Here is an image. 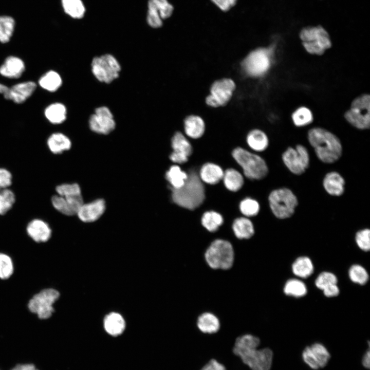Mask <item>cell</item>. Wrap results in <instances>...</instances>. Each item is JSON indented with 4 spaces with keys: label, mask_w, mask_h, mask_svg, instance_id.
Instances as JSON below:
<instances>
[{
    "label": "cell",
    "mask_w": 370,
    "mask_h": 370,
    "mask_svg": "<svg viewBox=\"0 0 370 370\" xmlns=\"http://www.w3.org/2000/svg\"><path fill=\"white\" fill-rule=\"evenodd\" d=\"M260 343L257 337L242 334L235 339L233 352L252 370H270L273 352L268 348L257 349Z\"/></svg>",
    "instance_id": "6da1fadb"
},
{
    "label": "cell",
    "mask_w": 370,
    "mask_h": 370,
    "mask_svg": "<svg viewBox=\"0 0 370 370\" xmlns=\"http://www.w3.org/2000/svg\"><path fill=\"white\" fill-rule=\"evenodd\" d=\"M308 140L318 159L325 163L338 161L342 154V146L339 138L330 131L319 127L308 132Z\"/></svg>",
    "instance_id": "7a4b0ae2"
},
{
    "label": "cell",
    "mask_w": 370,
    "mask_h": 370,
    "mask_svg": "<svg viewBox=\"0 0 370 370\" xmlns=\"http://www.w3.org/2000/svg\"><path fill=\"white\" fill-rule=\"evenodd\" d=\"M170 189L173 201L187 209L194 210L202 204L205 198L204 186L194 171L188 174L187 179L182 187Z\"/></svg>",
    "instance_id": "3957f363"
},
{
    "label": "cell",
    "mask_w": 370,
    "mask_h": 370,
    "mask_svg": "<svg viewBox=\"0 0 370 370\" xmlns=\"http://www.w3.org/2000/svg\"><path fill=\"white\" fill-rule=\"evenodd\" d=\"M207 266L215 270H228L234 264L235 252L232 244L224 238H216L211 242L203 254Z\"/></svg>",
    "instance_id": "277c9868"
},
{
    "label": "cell",
    "mask_w": 370,
    "mask_h": 370,
    "mask_svg": "<svg viewBox=\"0 0 370 370\" xmlns=\"http://www.w3.org/2000/svg\"><path fill=\"white\" fill-rule=\"evenodd\" d=\"M299 37L305 50L311 54L321 55L332 46L328 31L320 25L302 28Z\"/></svg>",
    "instance_id": "5b68a950"
},
{
    "label": "cell",
    "mask_w": 370,
    "mask_h": 370,
    "mask_svg": "<svg viewBox=\"0 0 370 370\" xmlns=\"http://www.w3.org/2000/svg\"><path fill=\"white\" fill-rule=\"evenodd\" d=\"M232 155L242 168L246 177L252 180H260L266 176L268 168L263 158L240 147L235 148Z\"/></svg>",
    "instance_id": "8992f818"
},
{
    "label": "cell",
    "mask_w": 370,
    "mask_h": 370,
    "mask_svg": "<svg viewBox=\"0 0 370 370\" xmlns=\"http://www.w3.org/2000/svg\"><path fill=\"white\" fill-rule=\"evenodd\" d=\"M268 202L273 214L282 219L290 217L298 205L296 195L287 188L272 191L268 196Z\"/></svg>",
    "instance_id": "52a82bcc"
},
{
    "label": "cell",
    "mask_w": 370,
    "mask_h": 370,
    "mask_svg": "<svg viewBox=\"0 0 370 370\" xmlns=\"http://www.w3.org/2000/svg\"><path fill=\"white\" fill-rule=\"evenodd\" d=\"M273 53V46L258 48L252 51L242 63L244 72L252 77L263 76L271 66Z\"/></svg>",
    "instance_id": "ba28073f"
},
{
    "label": "cell",
    "mask_w": 370,
    "mask_h": 370,
    "mask_svg": "<svg viewBox=\"0 0 370 370\" xmlns=\"http://www.w3.org/2000/svg\"><path fill=\"white\" fill-rule=\"evenodd\" d=\"M370 97L361 95L353 100L350 108L345 113L346 120L359 130H366L370 126Z\"/></svg>",
    "instance_id": "9c48e42d"
},
{
    "label": "cell",
    "mask_w": 370,
    "mask_h": 370,
    "mask_svg": "<svg viewBox=\"0 0 370 370\" xmlns=\"http://www.w3.org/2000/svg\"><path fill=\"white\" fill-rule=\"evenodd\" d=\"M91 71L100 82L110 83L118 78L121 66L117 60L110 54H105L93 58Z\"/></svg>",
    "instance_id": "30bf717a"
},
{
    "label": "cell",
    "mask_w": 370,
    "mask_h": 370,
    "mask_svg": "<svg viewBox=\"0 0 370 370\" xmlns=\"http://www.w3.org/2000/svg\"><path fill=\"white\" fill-rule=\"evenodd\" d=\"M60 297L53 288L44 289L34 295L28 304L29 310L40 319L49 318L54 312L53 305Z\"/></svg>",
    "instance_id": "8fae6325"
},
{
    "label": "cell",
    "mask_w": 370,
    "mask_h": 370,
    "mask_svg": "<svg viewBox=\"0 0 370 370\" xmlns=\"http://www.w3.org/2000/svg\"><path fill=\"white\" fill-rule=\"evenodd\" d=\"M283 162L289 171L297 175L304 173L309 165L310 157L307 148L298 144L288 147L282 155Z\"/></svg>",
    "instance_id": "7c38bea8"
},
{
    "label": "cell",
    "mask_w": 370,
    "mask_h": 370,
    "mask_svg": "<svg viewBox=\"0 0 370 370\" xmlns=\"http://www.w3.org/2000/svg\"><path fill=\"white\" fill-rule=\"evenodd\" d=\"M235 88L234 82L224 78L215 81L210 89V94L206 99L210 106L216 107L226 105L230 100Z\"/></svg>",
    "instance_id": "4fadbf2b"
},
{
    "label": "cell",
    "mask_w": 370,
    "mask_h": 370,
    "mask_svg": "<svg viewBox=\"0 0 370 370\" xmlns=\"http://www.w3.org/2000/svg\"><path fill=\"white\" fill-rule=\"evenodd\" d=\"M146 21L153 28L162 26V21L172 14L174 8L168 0H149Z\"/></svg>",
    "instance_id": "5bb4252c"
},
{
    "label": "cell",
    "mask_w": 370,
    "mask_h": 370,
    "mask_svg": "<svg viewBox=\"0 0 370 370\" xmlns=\"http://www.w3.org/2000/svg\"><path fill=\"white\" fill-rule=\"evenodd\" d=\"M90 129L99 134L107 135L115 128L116 123L110 109L106 106L95 109L88 121Z\"/></svg>",
    "instance_id": "9a60e30c"
},
{
    "label": "cell",
    "mask_w": 370,
    "mask_h": 370,
    "mask_svg": "<svg viewBox=\"0 0 370 370\" xmlns=\"http://www.w3.org/2000/svg\"><path fill=\"white\" fill-rule=\"evenodd\" d=\"M330 355L327 348L320 343H315L305 348L302 353L304 362L313 369L325 367Z\"/></svg>",
    "instance_id": "2e32d148"
},
{
    "label": "cell",
    "mask_w": 370,
    "mask_h": 370,
    "mask_svg": "<svg viewBox=\"0 0 370 370\" xmlns=\"http://www.w3.org/2000/svg\"><path fill=\"white\" fill-rule=\"evenodd\" d=\"M83 202L82 195L66 197L54 194L50 198V203L54 210L66 216L76 215Z\"/></svg>",
    "instance_id": "e0dca14e"
},
{
    "label": "cell",
    "mask_w": 370,
    "mask_h": 370,
    "mask_svg": "<svg viewBox=\"0 0 370 370\" xmlns=\"http://www.w3.org/2000/svg\"><path fill=\"white\" fill-rule=\"evenodd\" d=\"M36 83L33 81L19 82L9 87L7 91L3 95L5 99L13 103L21 104L30 98L37 88Z\"/></svg>",
    "instance_id": "ac0fdd59"
},
{
    "label": "cell",
    "mask_w": 370,
    "mask_h": 370,
    "mask_svg": "<svg viewBox=\"0 0 370 370\" xmlns=\"http://www.w3.org/2000/svg\"><path fill=\"white\" fill-rule=\"evenodd\" d=\"M172 147L173 150L169 158L174 163L182 164L188 160V157L192 153V147L184 136L177 132L171 140Z\"/></svg>",
    "instance_id": "d6986e66"
},
{
    "label": "cell",
    "mask_w": 370,
    "mask_h": 370,
    "mask_svg": "<svg viewBox=\"0 0 370 370\" xmlns=\"http://www.w3.org/2000/svg\"><path fill=\"white\" fill-rule=\"evenodd\" d=\"M27 235L35 243L48 242L52 236V231L50 225L40 218L30 220L25 227Z\"/></svg>",
    "instance_id": "ffe728a7"
},
{
    "label": "cell",
    "mask_w": 370,
    "mask_h": 370,
    "mask_svg": "<svg viewBox=\"0 0 370 370\" xmlns=\"http://www.w3.org/2000/svg\"><path fill=\"white\" fill-rule=\"evenodd\" d=\"M105 209V201L103 199L99 198L88 203L83 202L76 215L83 222L92 223L100 218Z\"/></svg>",
    "instance_id": "44dd1931"
},
{
    "label": "cell",
    "mask_w": 370,
    "mask_h": 370,
    "mask_svg": "<svg viewBox=\"0 0 370 370\" xmlns=\"http://www.w3.org/2000/svg\"><path fill=\"white\" fill-rule=\"evenodd\" d=\"M25 70L24 61L15 55L8 56L0 65V75L8 79H18L22 77Z\"/></svg>",
    "instance_id": "7402d4cb"
},
{
    "label": "cell",
    "mask_w": 370,
    "mask_h": 370,
    "mask_svg": "<svg viewBox=\"0 0 370 370\" xmlns=\"http://www.w3.org/2000/svg\"><path fill=\"white\" fill-rule=\"evenodd\" d=\"M196 326L201 333L213 335L217 333L220 328V322L214 313L206 311L200 313L196 320Z\"/></svg>",
    "instance_id": "603a6c76"
},
{
    "label": "cell",
    "mask_w": 370,
    "mask_h": 370,
    "mask_svg": "<svg viewBox=\"0 0 370 370\" xmlns=\"http://www.w3.org/2000/svg\"><path fill=\"white\" fill-rule=\"evenodd\" d=\"M46 145L52 154L60 155L69 151L72 143L69 138L64 134L54 132L48 136L46 140Z\"/></svg>",
    "instance_id": "cb8c5ba5"
},
{
    "label": "cell",
    "mask_w": 370,
    "mask_h": 370,
    "mask_svg": "<svg viewBox=\"0 0 370 370\" xmlns=\"http://www.w3.org/2000/svg\"><path fill=\"white\" fill-rule=\"evenodd\" d=\"M323 186L325 191L330 195L340 196L345 190V180L337 172L327 173L323 180Z\"/></svg>",
    "instance_id": "d4e9b609"
},
{
    "label": "cell",
    "mask_w": 370,
    "mask_h": 370,
    "mask_svg": "<svg viewBox=\"0 0 370 370\" xmlns=\"http://www.w3.org/2000/svg\"><path fill=\"white\" fill-rule=\"evenodd\" d=\"M232 231L235 238L240 240L250 239L255 234L252 222L244 217L237 218L234 220Z\"/></svg>",
    "instance_id": "484cf974"
},
{
    "label": "cell",
    "mask_w": 370,
    "mask_h": 370,
    "mask_svg": "<svg viewBox=\"0 0 370 370\" xmlns=\"http://www.w3.org/2000/svg\"><path fill=\"white\" fill-rule=\"evenodd\" d=\"M224 172L219 165L213 163H206L201 168L199 177L205 183L215 184L223 179Z\"/></svg>",
    "instance_id": "4316f807"
},
{
    "label": "cell",
    "mask_w": 370,
    "mask_h": 370,
    "mask_svg": "<svg viewBox=\"0 0 370 370\" xmlns=\"http://www.w3.org/2000/svg\"><path fill=\"white\" fill-rule=\"evenodd\" d=\"M104 327L108 334L117 336L124 330L125 322L123 317L119 313L110 312L104 319Z\"/></svg>",
    "instance_id": "83f0119b"
},
{
    "label": "cell",
    "mask_w": 370,
    "mask_h": 370,
    "mask_svg": "<svg viewBox=\"0 0 370 370\" xmlns=\"http://www.w3.org/2000/svg\"><path fill=\"white\" fill-rule=\"evenodd\" d=\"M45 117L52 124H60L66 119L67 109L60 102L52 103L48 105L44 110Z\"/></svg>",
    "instance_id": "f1b7e54d"
},
{
    "label": "cell",
    "mask_w": 370,
    "mask_h": 370,
    "mask_svg": "<svg viewBox=\"0 0 370 370\" xmlns=\"http://www.w3.org/2000/svg\"><path fill=\"white\" fill-rule=\"evenodd\" d=\"M184 125L186 134L192 138H199L205 132V122L198 116H188L184 120Z\"/></svg>",
    "instance_id": "f546056e"
},
{
    "label": "cell",
    "mask_w": 370,
    "mask_h": 370,
    "mask_svg": "<svg viewBox=\"0 0 370 370\" xmlns=\"http://www.w3.org/2000/svg\"><path fill=\"white\" fill-rule=\"evenodd\" d=\"M39 85L43 89L53 92L58 90L62 84V79L59 73L50 70L44 73L38 80Z\"/></svg>",
    "instance_id": "4dcf8cb0"
},
{
    "label": "cell",
    "mask_w": 370,
    "mask_h": 370,
    "mask_svg": "<svg viewBox=\"0 0 370 370\" xmlns=\"http://www.w3.org/2000/svg\"><path fill=\"white\" fill-rule=\"evenodd\" d=\"M247 142L249 147L256 152H263L268 146L269 139L262 131L254 129L251 131L247 137Z\"/></svg>",
    "instance_id": "1f68e13d"
},
{
    "label": "cell",
    "mask_w": 370,
    "mask_h": 370,
    "mask_svg": "<svg viewBox=\"0 0 370 370\" xmlns=\"http://www.w3.org/2000/svg\"><path fill=\"white\" fill-rule=\"evenodd\" d=\"M314 267L312 261L307 256H300L295 259L292 265V271L297 276L307 278L313 272Z\"/></svg>",
    "instance_id": "d6a6232c"
},
{
    "label": "cell",
    "mask_w": 370,
    "mask_h": 370,
    "mask_svg": "<svg viewBox=\"0 0 370 370\" xmlns=\"http://www.w3.org/2000/svg\"><path fill=\"white\" fill-rule=\"evenodd\" d=\"M223 179L226 188L232 192H236L240 190L244 184L242 175L237 170L232 168L228 169L224 172Z\"/></svg>",
    "instance_id": "836d02e7"
},
{
    "label": "cell",
    "mask_w": 370,
    "mask_h": 370,
    "mask_svg": "<svg viewBox=\"0 0 370 370\" xmlns=\"http://www.w3.org/2000/svg\"><path fill=\"white\" fill-rule=\"evenodd\" d=\"M223 216L218 213L213 211H207L202 216L201 223L202 227L209 233L216 232L223 225Z\"/></svg>",
    "instance_id": "e575fe53"
},
{
    "label": "cell",
    "mask_w": 370,
    "mask_h": 370,
    "mask_svg": "<svg viewBox=\"0 0 370 370\" xmlns=\"http://www.w3.org/2000/svg\"><path fill=\"white\" fill-rule=\"evenodd\" d=\"M64 12L73 18L80 19L85 13V7L82 0H61Z\"/></svg>",
    "instance_id": "d590c367"
},
{
    "label": "cell",
    "mask_w": 370,
    "mask_h": 370,
    "mask_svg": "<svg viewBox=\"0 0 370 370\" xmlns=\"http://www.w3.org/2000/svg\"><path fill=\"white\" fill-rule=\"evenodd\" d=\"M188 177V174L177 165L171 166L165 173V178L172 188L178 189L182 187Z\"/></svg>",
    "instance_id": "8d00e7d4"
},
{
    "label": "cell",
    "mask_w": 370,
    "mask_h": 370,
    "mask_svg": "<svg viewBox=\"0 0 370 370\" xmlns=\"http://www.w3.org/2000/svg\"><path fill=\"white\" fill-rule=\"evenodd\" d=\"M284 292L287 295L300 298L306 295L307 289L305 283L301 280L291 279L285 283Z\"/></svg>",
    "instance_id": "74e56055"
},
{
    "label": "cell",
    "mask_w": 370,
    "mask_h": 370,
    "mask_svg": "<svg viewBox=\"0 0 370 370\" xmlns=\"http://www.w3.org/2000/svg\"><path fill=\"white\" fill-rule=\"evenodd\" d=\"M15 21L9 16H0V42L2 44L8 43L13 35Z\"/></svg>",
    "instance_id": "f35d334b"
},
{
    "label": "cell",
    "mask_w": 370,
    "mask_h": 370,
    "mask_svg": "<svg viewBox=\"0 0 370 370\" xmlns=\"http://www.w3.org/2000/svg\"><path fill=\"white\" fill-rule=\"evenodd\" d=\"M291 118L293 124L298 127L306 126L313 120L312 112L305 106H301L295 109L292 114Z\"/></svg>",
    "instance_id": "ab89813d"
},
{
    "label": "cell",
    "mask_w": 370,
    "mask_h": 370,
    "mask_svg": "<svg viewBox=\"0 0 370 370\" xmlns=\"http://www.w3.org/2000/svg\"><path fill=\"white\" fill-rule=\"evenodd\" d=\"M16 201L15 195L11 189L0 190V216L5 215L13 207Z\"/></svg>",
    "instance_id": "60d3db41"
},
{
    "label": "cell",
    "mask_w": 370,
    "mask_h": 370,
    "mask_svg": "<svg viewBox=\"0 0 370 370\" xmlns=\"http://www.w3.org/2000/svg\"><path fill=\"white\" fill-rule=\"evenodd\" d=\"M348 275L353 283L361 285L366 284L369 278L366 270L358 264L353 265L350 267Z\"/></svg>",
    "instance_id": "b9f144b4"
},
{
    "label": "cell",
    "mask_w": 370,
    "mask_h": 370,
    "mask_svg": "<svg viewBox=\"0 0 370 370\" xmlns=\"http://www.w3.org/2000/svg\"><path fill=\"white\" fill-rule=\"evenodd\" d=\"M55 194L63 197H73L81 195L80 186L77 183H62L54 188Z\"/></svg>",
    "instance_id": "7bdbcfd3"
},
{
    "label": "cell",
    "mask_w": 370,
    "mask_h": 370,
    "mask_svg": "<svg viewBox=\"0 0 370 370\" xmlns=\"http://www.w3.org/2000/svg\"><path fill=\"white\" fill-rule=\"evenodd\" d=\"M239 209L242 213L246 217H252L258 213L260 206L256 200L246 198L240 202Z\"/></svg>",
    "instance_id": "ee69618b"
},
{
    "label": "cell",
    "mask_w": 370,
    "mask_h": 370,
    "mask_svg": "<svg viewBox=\"0 0 370 370\" xmlns=\"http://www.w3.org/2000/svg\"><path fill=\"white\" fill-rule=\"evenodd\" d=\"M13 270V263L11 258L6 254L0 253V279H9L12 275Z\"/></svg>",
    "instance_id": "f6af8a7d"
},
{
    "label": "cell",
    "mask_w": 370,
    "mask_h": 370,
    "mask_svg": "<svg viewBox=\"0 0 370 370\" xmlns=\"http://www.w3.org/2000/svg\"><path fill=\"white\" fill-rule=\"evenodd\" d=\"M337 283L338 279L336 275L328 271L321 272L315 280L316 287L322 290L330 285L337 284Z\"/></svg>",
    "instance_id": "bcb514c9"
},
{
    "label": "cell",
    "mask_w": 370,
    "mask_h": 370,
    "mask_svg": "<svg viewBox=\"0 0 370 370\" xmlns=\"http://www.w3.org/2000/svg\"><path fill=\"white\" fill-rule=\"evenodd\" d=\"M355 241L358 247L364 251L370 249V230L365 228L358 231L355 235Z\"/></svg>",
    "instance_id": "7dc6e473"
},
{
    "label": "cell",
    "mask_w": 370,
    "mask_h": 370,
    "mask_svg": "<svg viewBox=\"0 0 370 370\" xmlns=\"http://www.w3.org/2000/svg\"><path fill=\"white\" fill-rule=\"evenodd\" d=\"M12 179L11 171L6 168L0 166V190L10 188Z\"/></svg>",
    "instance_id": "c3c4849f"
},
{
    "label": "cell",
    "mask_w": 370,
    "mask_h": 370,
    "mask_svg": "<svg viewBox=\"0 0 370 370\" xmlns=\"http://www.w3.org/2000/svg\"><path fill=\"white\" fill-rule=\"evenodd\" d=\"M219 9L227 11L233 7L237 0H211Z\"/></svg>",
    "instance_id": "681fc988"
},
{
    "label": "cell",
    "mask_w": 370,
    "mask_h": 370,
    "mask_svg": "<svg viewBox=\"0 0 370 370\" xmlns=\"http://www.w3.org/2000/svg\"><path fill=\"white\" fill-rule=\"evenodd\" d=\"M201 370H226V368L216 360L212 359Z\"/></svg>",
    "instance_id": "f907efd6"
},
{
    "label": "cell",
    "mask_w": 370,
    "mask_h": 370,
    "mask_svg": "<svg viewBox=\"0 0 370 370\" xmlns=\"http://www.w3.org/2000/svg\"><path fill=\"white\" fill-rule=\"evenodd\" d=\"M325 296L330 298L337 296L339 292V288L337 284L330 285L322 290Z\"/></svg>",
    "instance_id": "816d5d0a"
},
{
    "label": "cell",
    "mask_w": 370,
    "mask_h": 370,
    "mask_svg": "<svg viewBox=\"0 0 370 370\" xmlns=\"http://www.w3.org/2000/svg\"><path fill=\"white\" fill-rule=\"evenodd\" d=\"M369 349H368L364 355L362 360L363 366L367 368H369Z\"/></svg>",
    "instance_id": "f5cc1de1"
},
{
    "label": "cell",
    "mask_w": 370,
    "mask_h": 370,
    "mask_svg": "<svg viewBox=\"0 0 370 370\" xmlns=\"http://www.w3.org/2000/svg\"><path fill=\"white\" fill-rule=\"evenodd\" d=\"M16 366L20 370H39L33 364H20Z\"/></svg>",
    "instance_id": "db71d44e"
},
{
    "label": "cell",
    "mask_w": 370,
    "mask_h": 370,
    "mask_svg": "<svg viewBox=\"0 0 370 370\" xmlns=\"http://www.w3.org/2000/svg\"><path fill=\"white\" fill-rule=\"evenodd\" d=\"M7 85L0 82V94L4 95L9 89Z\"/></svg>",
    "instance_id": "11a10c76"
},
{
    "label": "cell",
    "mask_w": 370,
    "mask_h": 370,
    "mask_svg": "<svg viewBox=\"0 0 370 370\" xmlns=\"http://www.w3.org/2000/svg\"><path fill=\"white\" fill-rule=\"evenodd\" d=\"M11 370H20L19 368L17 367V366L16 365L14 368H13Z\"/></svg>",
    "instance_id": "9f6ffc18"
}]
</instances>
